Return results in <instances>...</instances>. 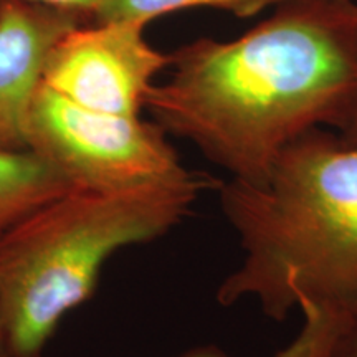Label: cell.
I'll list each match as a JSON object with an SVG mask.
<instances>
[{
  "mask_svg": "<svg viewBox=\"0 0 357 357\" xmlns=\"http://www.w3.org/2000/svg\"><path fill=\"white\" fill-rule=\"evenodd\" d=\"M0 357H12L10 349H8L6 334H3L2 324H0Z\"/></svg>",
  "mask_w": 357,
  "mask_h": 357,
  "instance_id": "12",
  "label": "cell"
},
{
  "mask_svg": "<svg viewBox=\"0 0 357 357\" xmlns=\"http://www.w3.org/2000/svg\"><path fill=\"white\" fill-rule=\"evenodd\" d=\"M24 134L26 153L77 189L129 192L192 172L153 119L83 108L43 83L26 109Z\"/></svg>",
  "mask_w": 357,
  "mask_h": 357,
  "instance_id": "4",
  "label": "cell"
},
{
  "mask_svg": "<svg viewBox=\"0 0 357 357\" xmlns=\"http://www.w3.org/2000/svg\"><path fill=\"white\" fill-rule=\"evenodd\" d=\"M281 2L283 0H101L95 22H139L149 25L162 15L195 7L217 8L238 19H250Z\"/></svg>",
  "mask_w": 357,
  "mask_h": 357,
  "instance_id": "8",
  "label": "cell"
},
{
  "mask_svg": "<svg viewBox=\"0 0 357 357\" xmlns=\"http://www.w3.org/2000/svg\"><path fill=\"white\" fill-rule=\"evenodd\" d=\"M70 184L32 153H0V234Z\"/></svg>",
  "mask_w": 357,
  "mask_h": 357,
  "instance_id": "7",
  "label": "cell"
},
{
  "mask_svg": "<svg viewBox=\"0 0 357 357\" xmlns=\"http://www.w3.org/2000/svg\"><path fill=\"white\" fill-rule=\"evenodd\" d=\"M144 109L231 178L265 181L312 129L341 139L357 121V0H283L234 40L172 52Z\"/></svg>",
  "mask_w": 357,
  "mask_h": 357,
  "instance_id": "1",
  "label": "cell"
},
{
  "mask_svg": "<svg viewBox=\"0 0 357 357\" xmlns=\"http://www.w3.org/2000/svg\"><path fill=\"white\" fill-rule=\"evenodd\" d=\"M30 2L42 3V6L58 8V10L77 13V15L83 17L88 22H95L101 0H30Z\"/></svg>",
  "mask_w": 357,
  "mask_h": 357,
  "instance_id": "10",
  "label": "cell"
},
{
  "mask_svg": "<svg viewBox=\"0 0 357 357\" xmlns=\"http://www.w3.org/2000/svg\"><path fill=\"white\" fill-rule=\"evenodd\" d=\"M220 182L192 171L129 192L70 187L0 234V324L12 357H42L65 316L93 296L114 253L169 234Z\"/></svg>",
  "mask_w": 357,
  "mask_h": 357,
  "instance_id": "3",
  "label": "cell"
},
{
  "mask_svg": "<svg viewBox=\"0 0 357 357\" xmlns=\"http://www.w3.org/2000/svg\"><path fill=\"white\" fill-rule=\"evenodd\" d=\"M176 357H230V356L217 346H197L181 352V354H177Z\"/></svg>",
  "mask_w": 357,
  "mask_h": 357,
  "instance_id": "11",
  "label": "cell"
},
{
  "mask_svg": "<svg viewBox=\"0 0 357 357\" xmlns=\"http://www.w3.org/2000/svg\"><path fill=\"white\" fill-rule=\"evenodd\" d=\"M217 190L245 253L217 301L253 298L278 323L298 307L305 326L275 357H324L357 314V146L312 129L284 147L265 181L230 177Z\"/></svg>",
  "mask_w": 357,
  "mask_h": 357,
  "instance_id": "2",
  "label": "cell"
},
{
  "mask_svg": "<svg viewBox=\"0 0 357 357\" xmlns=\"http://www.w3.org/2000/svg\"><path fill=\"white\" fill-rule=\"evenodd\" d=\"M139 22H91L61 35L45 61L42 83L101 113L139 116L172 53L154 48Z\"/></svg>",
  "mask_w": 357,
  "mask_h": 357,
  "instance_id": "5",
  "label": "cell"
},
{
  "mask_svg": "<svg viewBox=\"0 0 357 357\" xmlns=\"http://www.w3.org/2000/svg\"><path fill=\"white\" fill-rule=\"evenodd\" d=\"M324 357H357V314L342 324Z\"/></svg>",
  "mask_w": 357,
  "mask_h": 357,
  "instance_id": "9",
  "label": "cell"
},
{
  "mask_svg": "<svg viewBox=\"0 0 357 357\" xmlns=\"http://www.w3.org/2000/svg\"><path fill=\"white\" fill-rule=\"evenodd\" d=\"M83 24L91 22L30 0H0V153H26L25 114L48 53Z\"/></svg>",
  "mask_w": 357,
  "mask_h": 357,
  "instance_id": "6",
  "label": "cell"
},
{
  "mask_svg": "<svg viewBox=\"0 0 357 357\" xmlns=\"http://www.w3.org/2000/svg\"><path fill=\"white\" fill-rule=\"evenodd\" d=\"M346 142V144H351V146H357V121H356V124L354 126H352V129H351V132L347 134V136L344 137V139H342Z\"/></svg>",
  "mask_w": 357,
  "mask_h": 357,
  "instance_id": "13",
  "label": "cell"
}]
</instances>
